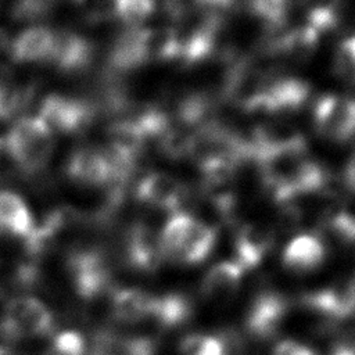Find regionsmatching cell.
I'll list each match as a JSON object with an SVG mask.
<instances>
[{"label":"cell","instance_id":"33","mask_svg":"<svg viewBox=\"0 0 355 355\" xmlns=\"http://www.w3.org/2000/svg\"><path fill=\"white\" fill-rule=\"evenodd\" d=\"M248 4L258 18L270 25H276L286 18L290 0H248Z\"/></svg>","mask_w":355,"mask_h":355},{"label":"cell","instance_id":"38","mask_svg":"<svg viewBox=\"0 0 355 355\" xmlns=\"http://www.w3.org/2000/svg\"><path fill=\"white\" fill-rule=\"evenodd\" d=\"M345 183L347 186L355 191V154L351 157L347 169H345Z\"/></svg>","mask_w":355,"mask_h":355},{"label":"cell","instance_id":"32","mask_svg":"<svg viewBox=\"0 0 355 355\" xmlns=\"http://www.w3.org/2000/svg\"><path fill=\"white\" fill-rule=\"evenodd\" d=\"M47 355H86V341L78 331H62L53 337Z\"/></svg>","mask_w":355,"mask_h":355},{"label":"cell","instance_id":"10","mask_svg":"<svg viewBox=\"0 0 355 355\" xmlns=\"http://www.w3.org/2000/svg\"><path fill=\"white\" fill-rule=\"evenodd\" d=\"M302 301L311 311L331 320L348 319L355 315V279L338 280L306 293Z\"/></svg>","mask_w":355,"mask_h":355},{"label":"cell","instance_id":"19","mask_svg":"<svg viewBox=\"0 0 355 355\" xmlns=\"http://www.w3.org/2000/svg\"><path fill=\"white\" fill-rule=\"evenodd\" d=\"M35 227V220L25 200L8 190H0V233L26 240Z\"/></svg>","mask_w":355,"mask_h":355},{"label":"cell","instance_id":"6","mask_svg":"<svg viewBox=\"0 0 355 355\" xmlns=\"http://www.w3.org/2000/svg\"><path fill=\"white\" fill-rule=\"evenodd\" d=\"M67 270L75 291L85 300L96 298L110 286V269L97 248L72 250L67 258Z\"/></svg>","mask_w":355,"mask_h":355},{"label":"cell","instance_id":"29","mask_svg":"<svg viewBox=\"0 0 355 355\" xmlns=\"http://www.w3.org/2000/svg\"><path fill=\"white\" fill-rule=\"evenodd\" d=\"M60 0H15L12 4V18L21 22H35L47 17Z\"/></svg>","mask_w":355,"mask_h":355},{"label":"cell","instance_id":"21","mask_svg":"<svg viewBox=\"0 0 355 355\" xmlns=\"http://www.w3.org/2000/svg\"><path fill=\"white\" fill-rule=\"evenodd\" d=\"M153 297V294L135 287L115 290L111 298L112 316L121 323L147 320L151 312Z\"/></svg>","mask_w":355,"mask_h":355},{"label":"cell","instance_id":"9","mask_svg":"<svg viewBox=\"0 0 355 355\" xmlns=\"http://www.w3.org/2000/svg\"><path fill=\"white\" fill-rule=\"evenodd\" d=\"M94 57V46L80 33L61 29L54 31L53 47L47 62L58 72L75 75L85 72Z\"/></svg>","mask_w":355,"mask_h":355},{"label":"cell","instance_id":"12","mask_svg":"<svg viewBox=\"0 0 355 355\" xmlns=\"http://www.w3.org/2000/svg\"><path fill=\"white\" fill-rule=\"evenodd\" d=\"M126 263L139 272L153 273L162 261L159 236L144 223H135L129 227L123 241Z\"/></svg>","mask_w":355,"mask_h":355},{"label":"cell","instance_id":"37","mask_svg":"<svg viewBox=\"0 0 355 355\" xmlns=\"http://www.w3.org/2000/svg\"><path fill=\"white\" fill-rule=\"evenodd\" d=\"M329 355H355V343H351V341L337 343L330 348Z\"/></svg>","mask_w":355,"mask_h":355},{"label":"cell","instance_id":"1","mask_svg":"<svg viewBox=\"0 0 355 355\" xmlns=\"http://www.w3.org/2000/svg\"><path fill=\"white\" fill-rule=\"evenodd\" d=\"M261 176L276 201L287 202L297 196L326 187V172L306 154V146L268 153L258 158Z\"/></svg>","mask_w":355,"mask_h":355},{"label":"cell","instance_id":"31","mask_svg":"<svg viewBox=\"0 0 355 355\" xmlns=\"http://www.w3.org/2000/svg\"><path fill=\"white\" fill-rule=\"evenodd\" d=\"M326 227L341 244H355V214L337 211L327 218Z\"/></svg>","mask_w":355,"mask_h":355},{"label":"cell","instance_id":"18","mask_svg":"<svg viewBox=\"0 0 355 355\" xmlns=\"http://www.w3.org/2000/svg\"><path fill=\"white\" fill-rule=\"evenodd\" d=\"M54 31L46 26H29L8 42V54L14 62L32 64L47 61L53 47Z\"/></svg>","mask_w":355,"mask_h":355},{"label":"cell","instance_id":"14","mask_svg":"<svg viewBox=\"0 0 355 355\" xmlns=\"http://www.w3.org/2000/svg\"><path fill=\"white\" fill-rule=\"evenodd\" d=\"M309 85L297 78H282L270 82L255 111L288 114L298 111L309 97Z\"/></svg>","mask_w":355,"mask_h":355},{"label":"cell","instance_id":"30","mask_svg":"<svg viewBox=\"0 0 355 355\" xmlns=\"http://www.w3.org/2000/svg\"><path fill=\"white\" fill-rule=\"evenodd\" d=\"M334 71L341 79L355 85V35L338 44L334 55Z\"/></svg>","mask_w":355,"mask_h":355},{"label":"cell","instance_id":"15","mask_svg":"<svg viewBox=\"0 0 355 355\" xmlns=\"http://www.w3.org/2000/svg\"><path fill=\"white\" fill-rule=\"evenodd\" d=\"M139 201L164 211H176L186 197L184 186L173 176L153 172L144 176L136 187Z\"/></svg>","mask_w":355,"mask_h":355},{"label":"cell","instance_id":"2","mask_svg":"<svg viewBox=\"0 0 355 355\" xmlns=\"http://www.w3.org/2000/svg\"><path fill=\"white\" fill-rule=\"evenodd\" d=\"M158 236L162 259L180 265L202 262L216 243V230L209 223L186 212H175Z\"/></svg>","mask_w":355,"mask_h":355},{"label":"cell","instance_id":"20","mask_svg":"<svg viewBox=\"0 0 355 355\" xmlns=\"http://www.w3.org/2000/svg\"><path fill=\"white\" fill-rule=\"evenodd\" d=\"M193 316V304L183 293L169 291L153 297L150 318L159 329L173 330L186 324Z\"/></svg>","mask_w":355,"mask_h":355},{"label":"cell","instance_id":"41","mask_svg":"<svg viewBox=\"0 0 355 355\" xmlns=\"http://www.w3.org/2000/svg\"><path fill=\"white\" fill-rule=\"evenodd\" d=\"M0 355H8V351L3 347H0Z\"/></svg>","mask_w":355,"mask_h":355},{"label":"cell","instance_id":"26","mask_svg":"<svg viewBox=\"0 0 355 355\" xmlns=\"http://www.w3.org/2000/svg\"><path fill=\"white\" fill-rule=\"evenodd\" d=\"M144 64L140 43L139 29L130 28L122 32L112 43L108 53V68L111 72H125Z\"/></svg>","mask_w":355,"mask_h":355},{"label":"cell","instance_id":"39","mask_svg":"<svg viewBox=\"0 0 355 355\" xmlns=\"http://www.w3.org/2000/svg\"><path fill=\"white\" fill-rule=\"evenodd\" d=\"M90 355H108V351H107V347L104 344V340H101L100 345L97 347L96 351H93Z\"/></svg>","mask_w":355,"mask_h":355},{"label":"cell","instance_id":"27","mask_svg":"<svg viewBox=\"0 0 355 355\" xmlns=\"http://www.w3.org/2000/svg\"><path fill=\"white\" fill-rule=\"evenodd\" d=\"M306 12V25L316 33L329 31L338 21L341 0H300Z\"/></svg>","mask_w":355,"mask_h":355},{"label":"cell","instance_id":"8","mask_svg":"<svg viewBox=\"0 0 355 355\" xmlns=\"http://www.w3.org/2000/svg\"><path fill=\"white\" fill-rule=\"evenodd\" d=\"M315 128L331 140H347L355 133V98L326 94L315 105Z\"/></svg>","mask_w":355,"mask_h":355},{"label":"cell","instance_id":"35","mask_svg":"<svg viewBox=\"0 0 355 355\" xmlns=\"http://www.w3.org/2000/svg\"><path fill=\"white\" fill-rule=\"evenodd\" d=\"M272 355H316L309 347L294 341V340H282L276 343L272 349Z\"/></svg>","mask_w":355,"mask_h":355},{"label":"cell","instance_id":"11","mask_svg":"<svg viewBox=\"0 0 355 355\" xmlns=\"http://www.w3.org/2000/svg\"><path fill=\"white\" fill-rule=\"evenodd\" d=\"M67 176L86 187L112 186L111 171L101 148L82 146L75 148L65 164Z\"/></svg>","mask_w":355,"mask_h":355},{"label":"cell","instance_id":"17","mask_svg":"<svg viewBox=\"0 0 355 355\" xmlns=\"http://www.w3.org/2000/svg\"><path fill=\"white\" fill-rule=\"evenodd\" d=\"M275 241L272 230L261 225L243 226L234 239V262L245 272L257 268L268 255Z\"/></svg>","mask_w":355,"mask_h":355},{"label":"cell","instance_id":"36","mask_svg":"<svg viewBox=\"0 0 355 355\" xmlns=\"http://www.w3.org/2000/svg\"><path fill=\"white\" fill-rule=\"evenodd\" d=\"M146 14H153L157 11H173L176 8L178 0H140Z\"/></svg>","mask_w":355,"mask_h":355},{"label":"cell","instance_id":"22","mask_svg":"<svg viewBox=\"0 0 355 355\" xmlns=\"http://www.w3.org/2000/svg\"><path fill=\"white\" fill-rule=\"evenodd\" d=\"M146 15L140 0H90L86 7V19L92 24L114 19L135 22Z\"/></svg>","mask_w":355,"mask_h":355},{"label":"cell","instance_id":"7","mask_svg":"<svg viewBox=\"0 0 355 355\" xmlns=\"http://www.w3.org/2000/svg\"><path fill=\"white\" fill-rule=\"evenodd\" d=\"M288 312L287 298L275 291L265 290L254 295L244 313V329L257 340H268L275 337Z\"/></svg>","mask_w":355,"mask_h":355},{"label":"cell","instance_id":"3","mask_svg":"<svg viewBox=\"0 0 355 355\" xmlns=\"http://www.w3.org/2000/svg\"><path fill=\"white\" fill-rule=\"evenodd\" d=\"M12 162L25 173L40 172L51 159L54 133L37 116H22L8 130L3 140Z\"/></svg>","mask_w":355,"mask_h":355},{"label":"cell","instance_id":"23","mask_svg":"<svg viewBox=\"0 0 355 355\" xmlns=\"http://www.w3.org/2000/svg\"><path fill=\"white\" fill-rule=\"evenodd\" d=\"M140 51L144 62L178 57V36L173 28L158 26L139 29Z\"/></svg>","mask_w":355,"mask_h":355},{"label":"cell","instance_id":"34","mask_svg":"<svg viewBox=\"0 0 355 355\" xmlns=\"http://www.w3.org/2000/svg\"><path fill=\"white\" fill-rule=\"evenodd\" d=\"M118 355H158L157 345L150 337L135 336L123 338L116 345Z\"/></svg>","mask_w":355,"mask_h":355},{"label":"cell","instance_id":"25","mask_svg":"<svg viewBox=\"0 0 355 355\" xmlns=\"http://www.w3.org/2000/svg\"><path fill=\"white\" fill-rule=\"evenodd\" d=\"M318 42L319 33H316L308 25H302L287 31L280 39L273 42L272 46L287 60L302 62L315 51Z\"/></svg>","mask_w":355,"mask_h":355},{"label":"cell","instance_id":"24","mask_svg":"<svg viewBox=\"0 0 355 355\" xmlns=\"http://www.w3.org/2000/svg\"><path fill=\"white\" fill-rule=\"evenodd\" d=\"M31 87L21 85L11 68L0 62V121L14 118L28 103Z\"/></svg>","mask_w":355,"mask_h":355},{"label":"cell","instance_id":"28","mask_svg":"<svg viewBox=\"0 0 355 355\" xmlns=\"http://www.w3.org/2000/svg\"><path fill=\"white\" fill-rule=\"evenodd\" d=\"M180 355H226L223 341L211 334L190 333L179 344Z\"/></svg>","mask_w":355,"mask_h":355},{"label":"cell","instance_id":"4","mask_svg":"<svg viewBox=\"0 0 355 355\" xmlns=\"http://www.w3.org/2000/svg\"><path fill=\"white\" fill-rule=\"evenodd\" d=\"M54 329L51 311L37 298L21 295L6 304L0 316V334L8 341L37 338Z\"/></svg>","mask_w":355,"mask_h":355},{"label":"cell","instance_id":"13","mask_svg":"<svg viewBox=\"0 0 355 355\" xmlns=\"http://www.w3.org/2000/svg\"><path fill=\"white\" fill-rule=\"evenodd\" d=\"M243 275L244 270L234 261H222L212 265L200 283L202 300L215 306L229 304L239 293Z\"/></svg>","mask_w":355,"mask_h":355},{"label":"cell","instance_id":"40","mask_svg":"<svg viewBox=\"0 0 355 355\" xmlns=\"http://www.w3.org/2000/svg\"><path fill=\"white\" fill-rule=\"evenodd\" d=\"M8 46V37L6 35V32L0 28V50L6 49Z\"/></svg>","mask_w":355,"mask_h":355},{"label":"cell","instance_id":"16","mask_svg":"<svg viewBox=\"0 0 355 355\" xmlns=\"http://www.w3.org/2000/svg\"><path fill=\"white\" fill-rule=\"evenodd\" d=\"M326 258V248L319 236L301 233L293 237L282 252L286 269L294 273H309L316 270Z\"/></svg>","mask_w":355,"mask_h":355},{"label":"cell","instance_id":"42","mask_svg":"<svg viewBox=\"0 0 355 355\" xmlns=\"http://www.w3.org/2000/svg\"><path fill=\"white\" fill-rule=\"evenodd\" d=\"M1 148H4V144H3V139L0 137V151H1Z\"/></svg>","mask_w":355,"mask_h":355},{"label":"cell","instance_id":"5","mask_svg":"<svg viewBox=\"0 0 355 355\" xmlns=\"http://www.w3.org/2000/svg\"><path fill=\"white\" fill-rule=\"evenodd\" d=\"M96 108L86 100L50 94L43 98L37 116L53 133L79 135L89 129L94 121Z\"/></svg>","mask_w":355,"mask_h":355}]
</instances>
